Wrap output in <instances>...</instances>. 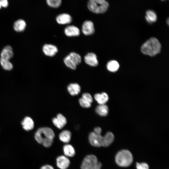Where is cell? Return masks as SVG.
<instances>
[{"instance_id": "cell-1", "label": "cell", "mask_w": 169, "mask_h": 169, "mask_svg": "<svg viewBox=\"0 0 169 169\" xmlns=\"http://www.w3.org/2000/svg\"><path fill=\"white\" fill-rule=\"evenodd\" d=\"M55 136L53 130L48 127L38 129L35 133L34 138L39 143L46 147H49L53 143Z\"/></svg>"}, {"instance_id": "cell-2", "label": "cell", "mask_w": 169, "mask_h": 169, "mask_svg": "<svg viewBox=\"0 0 169 169\" xmlns=\"http://www.w3.org/2000/svg\"><path fill=\"white\" fill-rule=\"evenodd\" d=\"M161 46L158 40L152 37L146 41L141 46V50L144 54L154 56L161 51Z\"/></svg>"}, {"instance_id": "cell-3", "label": "cell", "mask_w": 169, "mask_h": 169, "mask_svg": "<svg viewBox=\"0 0 169 169\" xmlns=\"http://www.w3.org/2000/svg\"><path fill=\"white\" fill-rule=\"evenodd\" d=\"M133 161V156L128 150H123L119 151L115 157L116 164L121 167H126L130 166Z\"/></svg>"}, {"instance_id": "cell-4", "label": "cell", "mask_w": 169, "mask_h": 169, "mask_svg": "<svg viewBox=\"0 0 169 169\" xmlns=\"http://www.w3.org/2000/svg\"><path fill=\"white\" fill-rule=\"evenodd\" d=\"M87 6L91 11L96 13H102L108 9L109 4L105 0H89Z\"/></svg>"}, {"instance_id": "cell-5", "label": "cell", "mask_w": 169, "mask_h": 169, "mask_svg": "<svg viewBox=\"0 0 169 169\" xmlns=\"http://www.w3.org/2000/svg\"><path fill=\"white\" fill-rule=\"evenodd\" d=\"M102 164L98 161L97 157L93 155H88L84 159L81 169H101Z\"/></svg>"}, {"instance_id": "cell-6", "label": "cell", "mask_w": 169, "mask_h": 169, "mask_svg": "<svg viewBox=\"0 0 169 169\" xmlns=\"http://www.w3.org/2000/svg\"><path fill=\"white\" fill-rule=\"evenodd\" d=\"M64 60L65 64L67 67L74 70L76 69L77 65L81 63V58L79 54L72 52L65 57Z\"/></svg>"}, {"instance_id": "cell-7", "label": "cell", "mask_w": 169, "mask_h": 169, "mask_svg": "<svg viewBox=\"0 0 169 169\" xmlns=\"http://www.w3.org/2000/svg\"><path fill=\"white\" fill-rule=\"evenodd\" d=\"M101 129L99 127L94 128L93 132L89 134V141L91 145L96 147L101 146L102 137L101 135Z\"/></svg>"}, {"instance_id": "cell-8", "label": "cell", "mask_w": 169, "mask_h": 169, "mask_svg": "<svg viewBox=\"0 0 169 169\" xmlns=\"http://www.w3.org/2000/svg\"><path fill=\"white\" fill-rule=\"evenodd\" d=\"M93 101V99L91 95L87 93L83 94L82 97L79 99L80 105L84 108H89L91 107Z\"/></svg>"}, {"instance_id": "cell-9", "label": "cell", "mask_w": 169, "mask_h": 169, "mask_svg": "<svg viewBox=\"0 0 169 169\" xmlns=\"http://www.w3.org/2000/svg\"><path fill=\"white\" fill-rule=\"evenodd\" d=\"M82 30L83 33L85 35L93 34L95 32L93 23L90 20L85 21L82 25Z\"/></svg>"}, {"instance_id": "cell-10", "label": "cell", "mask_w": 169, "mask_h": 169, "mask_svg": "<svg viewBox=\"0 0 169 169\" xmlns=\"http://www.w3.org/2000/svg\"><path fill=\"white\" fill-rule=\"evenodd\" d=\"M84 60L87 64L91 66L95 67L98 64L97 56L93 53H89L86 54L84 57Z\"/></svg>"}, {"instance_id": "cell-11", "label": "cell", "mask_w": 169, "mask_h": 169, "mask_svg": "<svg viewBox=\"0 0 169 169\" xmlns=\"http://www.w3.org/2000/svg\"><path fill=\"white\" fill-rule=\"evenodd\" d=\"M52 121L54 125L59 129L62 128L67 123L66 118L61 114H58L56 117L53 118Z\"/></svg>"}, {"instance_id": "cell-12", "label": "cell", "mask_w": 169, "mask_h": 169, "mask_svg": "<svg viewBox=\"0 0 169 169\" xmlns=\"http://www.w3.org/2000/svg\"><path fill=\"white\" fill-rule=\"evenodd\" d=\"M70 163L69 159L65 156H59L56 159V165L60 169H67Z\"/></svg>"}, {"instance_id": "cell-13", "label": "cell", "mask_w": 169, "mask_h": 169, "mask_svg": "<svg viewBox=\"0 0 169 169\" xmlns=\"http://www.w3.org/2000/svg\"><path fill=\"white\" fill-rule=\"evenodd\" d=\"M43 51L44 54L49 56H54L58 52L57 47L54 45L50 44H45L43 47Z\"/></svg>"}, {"instance_id": "cell-14", "label": "cell", "mask_w": 169, "mask_h": 169, "mask_svg": "<svg viewBox=\"0 0 169 169\" xmlns=\"http://www.w3.org/2000/svg\"><path fill=\"white\" fill-rule=\"evenodd\" d=\"M64 33L68 37L78 36L80 34V31L76 26L69 25L65 28Z\"/></svg>"}, {"instance_id": "cell-15", "label": "cell", "mask_w": 169, "mask_h": 169, "mask_svg": "<svg viewBox=\"0 0 169 169\" xmlns=\"http://www.w3.org/2000/svg\"><path fill=\"white\" fill-rule=\"evenodd\" d=\"M57 22L60 24H66L71 23L72 21L71 16L66 13H63L58 15L56 18Z\"/></svg>"}, {"instance_id": "cell-16", "label": "cell", "mask_w": 169, "mask_h": 169, "mask_svg": "<svg viewBox=\"0 0 169 169\" xmlns=\"http://www.w3.org/2000/svg\"><path fill=\"white\" fill-rule=\"evenodd\" d=\"M114 135L110 132H107L103 136L101 143V146L108 147L114 141Z\"/></svg>"}, {"instance_id": "cell-17", "label": "cell", "mask_w": 169, "mask_h": 169, "mask_svg": "<svg viewBox=\"0 0 169 169\" xmlns=\"http://www.w3.org/2000/svg\"><path fill=\"white\" fill-rule=\"evenodd\" d=\"M13 55V53L11 47L7 45L2 50L1 54V58L9 60Z\"/></svg>"}, {"instance_id": "cell-18", "label": "cell", "mask_w": 169, "mask_h": 169, "mask_svg": "<svg viewBox=\"0 0 169 169\" xmlns=\"http://www.w3.org/2000/svg\"><path fill=\"white\" fill-rule=\"evenodd\" d=\"M21 124L23 129L26 131L32 130L34 126L33 120L29 117H25L22 121Z\"/></svg>"}, {"instance_id": "cell-19", "label": "cell", "mask_w": 169, "mask_h": 169, "mask_svg": "<svg viewBox=\"0 0 169 169\" xmlns=\"http://www.w3.org/2000/svg\"><path fill=\"white\" fill-rule=\"evenodd\" d=\"M94 97L99 105L105 104L109 99L108 95L105 92L96 94Z\"/></svg>"}, {"instance_id": "cell-20", "label": "cell", "mask_w": 169, "mask_h": 169, "mask_svg": "<svg viewBox=\"0 0 169 169\" xmlns=\"http://www.w3.org/2000/svg\"><path fill=\"white\" fill-rule=\"evenodd\" d=\"M81 88L79 85L76 83L69 84L67 87V90L72 95H78L80 92Z\"/></svg>"}, {"instance_id": "cell-21", "label": "cell", "mask_w": 169, "mask_h": 169, "mask_svg": "<svg viewBox=\"0 0 169 169\" xmlns=\"http://www.w3.org/2000/svg\"><path fill=\"white\" fill-rule=\"evenodd\" d=\"M71 132L68 130L62 131L59 135V138L60 140L65 143H69L71 140Z\"/></svg>"}, {"instance_id": "cell-22", "label": "cell", "mask_w": 169, "mask_h": 169, "mask_svg": "<svg viewBox=\"0 0 169 169\" xmlns=\"http://www.w3.org/2000/svg\"><path fill=\"white\" fill-rule=\"evenodd\" d=\"M63 151L65 156L67 157H73L75 154L74 148L69 144H66L64 146Z\"/></svg>"}, {"instance_id": "cell-23", "label": "cell", "mask_w": 169, "mask_h": 169, "mask_svg": "<svg viewBox=\"0 0 169 169\" xmlns=\"http://www.w3.org/2000/svg\"><path fill=\"white\" fill-rule=\"evenodd\" d=\"M26 25V23L23 20L19 19L14 22L13 28L17 32H22L25 29Z\"/></svg>"}, {"instance_id": "cell-24", "label": "cell", "mask_w": 169, "mask_h": 169, "mask_svg": "<svg viewBox=\"0 0 169 169\" xmlns=\"http://www.w3.org/2000/svg\"><path fill=\"white\" fill-rule=\"evenodd\" d=\"M108 108L105 104L99 105L95 109V111L98 115L101 116H106L108 113Z\"/></svg>"}, {"instance_id": "cell-25", "label": "cell", "mask_w": 169, "mask_h": 169, "mask_svg": "<svg viewBox=\"0 0 169 169\" xmlns=\"http://www.w3.org/2000/svg\"><path fill=\"white\" fill-rule=\"evenodd\" d=\"M145 18L148 22L151 23L156 21L157 16L154 11L148 10L146 12Z\"/></svg>"}, {"instance_id": "cell-26", "label": "cell", "mask_w": 169, "mask_h": 169, "mask_svg": "<svg viewBox=\"0 0 169 169\" xmlns=\"http://www.w3.org/2000/svg\"><path fill=\"white\" fill-rule=\"evenodd\" d=\"M119 66L118 62L114 60L109 61L106 65L107 68L108 70L112 72H115L117 71L119 69Z\"/></svg>"}, {"instance_id": "cell-27", "label": "cell", "mask_w": 169, "mask_h": 169, "mask_svg": "<svg viewBox=\"0 0 169 169\" xmlns=\"http://www.w3.org/2000/svg\"><path fill=\"white\" fill-rule=\"evenodd\" d=\"M0 63L3 69L6 70H10L13 68V65L9 60L0 58Z\"/></svg>"}, {"instance_id": "cell-28", "label": "cell", "mask_w": 169, "mask_h": 169, "mask_svg": "<svg viewBox=\"0 0 169 169\" xmlns=\"http://www.w3.org/2000/svg\"><path fill=\"white\" fill-rule=\"evenodd\" d=\"M48 5L53 8H57L61 4L62 0H46Z\"/></svg>"}, {"instance_id": "cell-29", "label": "cell", "mask_w": 169, "mask_h": 169, "mask_svg": "<svg viewBox=\"0 0 169 169\" xmlns=\"http://www.w3.org/2000/svg\"><path fill=\"white\" fill-rule=\"evenodd\" d=\"M137 169H149L148 165L145 162L138 163H136Z\"/></svg>"}, {"instance_id": "cell-30", "label": "cell", "mask_w": 169, "mask_h": 169, "mask_svg": "<svg viewBox=\"0 0 169 169\" xmlns=\"http://www.w3.org/2000/svg\"><path fill=\"white\" fill-rule=\"evenodd\" d=\"M8 0H0V9L2 7L6 8L8 6Z\"/></svg>"}, {"instance_id": "cell-31", "label": "cell", "mask_w": 169, "mask_h": 169, "mask_svg": "<svg viewBox=\"0 0 169 169\" xmlns=\"http://www.w3.org/2000/svg\"><path fill=\"white\" fill-rule=\"evenodd\" d=\"M40 169H54L51 165L47 164L41 166Z\"/></svg>"}, {"instance_id": "cell-32", "label": "cell", "mask_w": 169, "mask_h": 169, "mask_svg": "<svg viewBox=\"0 0 169 169\" xmlns=\"http://www.w3.org/2000/svg\"><path fill=\"white\" fill-rule=\"evenodd\" d=\"M167 24H169V19L168 18L167 19Z\"/></svg>"}, {"instance_id": "cell-33", "label": "cell", "mask_w": 169, "mask_h": 169, "mask_svg": "<svg viewBox=\"0 0 169 169\" xmlns=\"http://www.w3.org/2000/svg\"><path fill=\"white\" fill-rule=\"evenodd\" d=\"M161 0L162 1H165V0Z\"/></svg>"}]
</instances>
